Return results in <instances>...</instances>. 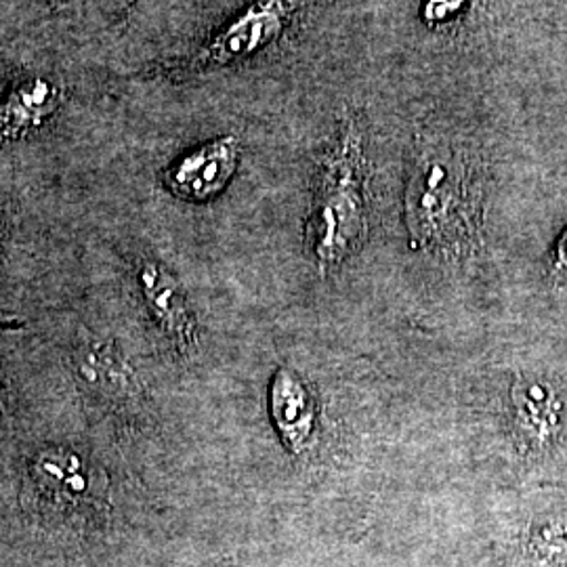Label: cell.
I'll return each mask as SVG.
<instances>
[{
  "label": "cell",
  "instance_id": "52a82bcc",
  "mask_svg": "<svg viewBox=\"0 0 567 567\" xmlns=\"http://www.w3.org/2000/svg\"><path fill=\"white\" fill-rule=\"evenodd\" d=\"M269 416L290 454L303 456L316 444L320 408L311 386L290 365H280L271 379Z\"/></svg>",
  "mask_w": 567,
  "mask_h": 567
},
{
  "label": "cell",
  "instance_id": "8fae6325",
  "mask_svg": "<svg viewBox=\"0 0 567 567\" xmlns=\"http://www.w3.org/2000/svg\"><path fill=\"white\" fill-rule=\"evenodd\" d=\"M529 555L548 567H567V515L550 517L532 529Z\"/></svg>",
  "mask_w": 567,
  "mask_h": 567
},
{
  "label": "cell",
  "instance_id": "277c9868",
  "mask_svg": "<svg viewBox=\"0 0 567 567\" xmlns=\"http://www.w3.org/2000/svg\"><path fill=\"white\" fill-rule=\"evenodd\" d=\"M135 276L143 303L173 351L182 358L194 355L200 344V328L182 282L152 259H143Z\"/></svg>",
  "mask_w": 567,
  "mask_h": 567
},
{
  "label": "cell",
  "instance_id": "5b68a950",
  "mask_svg": "<svg viewBox=\"0 0 567 567\" xmlns=\"http://www.w3.org/2000/svg\"><path fill=\"white\" fill-rule=\"evenodd\" d=\"M240 156V142L234 135L210 140L171 164L164 173V185L182 200L208 203L234 179Z\"/></svg>",
  "mask_w": 567,
  "mask_h": 567
},
{
  "label": "cell",
  "instance_id": "30bf717a",
  "mask_svg": "<svg viewBox=\"0 0 567 567\" xmlns=\"http://www.w3.org/2000/svg\"><path fill=\"white\" fill-rule=\"evenodd\" d=\"M34 484L55 505H79L91 489V468L79 452L47 447L32 461Z\"/></svg>",
  "mask_w": 567,
  "mask_h": 567
},
{
  "label": "cell",
  "instance_id": "7c38bea8",
  "mask_svg": "<svg viewBox=\"0 0 567 567\" xmlns=\"http://www.w3.org/2000/svg\"><path fill=\"white\" fill-rule=\"evenodd\" d=\"M466 4L468 0H425L421 9V18L426 25H444L456 20Z\"/></svg>",
  "mask_w": 567,
  "mask_h": 567
},
{
  "label": "cell",
  "instance_id": "ba28073f",
  "mask_svg": "<svg viewBox=\"0 0 567 567\" xmlns=\"http://www.w3.org/2000/svg\"><path fill=\"white\" fill-rule=\"evenodd\" d=\"M511 402L519 440L527 450L543 452L557 442L564 429V400L555 386L534 374H517Z\"/></svg>",
  "mask_w": 567,
  "mask_h": 567
},
{
  "label": "cell",
  "instance_id": "8992f818",
  "mask_svg": "<svg viewBox=\"0 0 567 567\" xmlns=\"http://www.w3.org/2000/svg\"><path fill=\"white\" fill-rule=\"evenodd\" d=\"M70 362L84 391L103 404L131 408L142 402V383L114 344L84 334L72 347Z\"/></svg>",
  "mask_w": 567,
  "mask_h": 567
},
{
  "label": "cell",
  "instance_id": "9c48e42d",
  "mask_svg": "<svg viewBox=\"0 0 567 567\" xmlns=\"http://www.w3.org/2000/svg\"><path fill=\"white\" fill-rule=\"evenodd\" d=\"M63 102V86L49 76H32L11 89L0 103V145L20 142L53 118Z\"/></svg>",
  "mask_w": 567,
  "mask_h": 567
},
{
  "label": "cell",
  "instance_id": "7a4b0ae2",
  "mask_svg": "<svg viewBox=\"0 0 567 567\" xmlns=\"http://www.w3.org/2000/svg\"><path fill=\"white\" fill-rule=\"evenodd\" d=\"M370 227V163L364 131L353 116L341 122L316 175L305 243L320 276L347 264Z\"/></svg>",
  "mask_w": 567,
  "mask_h": 567
},
{
  "label": "cell",
  "instance_id": "4fadbf2b",
  "mask_svg": "<svg viewBox=\"0 0 567 567\" xmlns=\"http://www.w3.org/2000/svg\"><path fill=\"white\" fill-rule=\"evenodd\" d=\"M550 276L553 280H566L567 278V225L566 229L561 231L559 240L555 244L553 250V259H550Z\"/></svg>",
  "mask_w": 567,
  "mask_h": 567
},
{
  "label": "cell",
  "instance_id": "3957f363",
  "mask_svg": "<svg viewBox=\"0 0 567 567\" xmlns=\"http://www.w3.org/2000/svg\"><path fill=\"white\" fill-rule=\"evenodd\" d=\"M305 0H255L204 44L194 55L192 68H225L250 60L280 41L288 25L301 11Z\"/></svg>",
  "mask_w": 567,
  "mask_h": 567
},
{
  "label": "cell",
  "instance_id": "6da1fadb",
  "mask_svg": "<svg viewBox=\"0 0 567 567\" xmlns=\"http://www.w3.org/2000/svg\"><path fill=\"white\" fill-rule=\"evenodd\" d=\"M486 171L471 143L425 128L416 135L404 192L405 227L414 250L465 264L482 248Z\"/></svg>",
  "mask_w": 567,
  "mask_h": 567
}]
</instances>
